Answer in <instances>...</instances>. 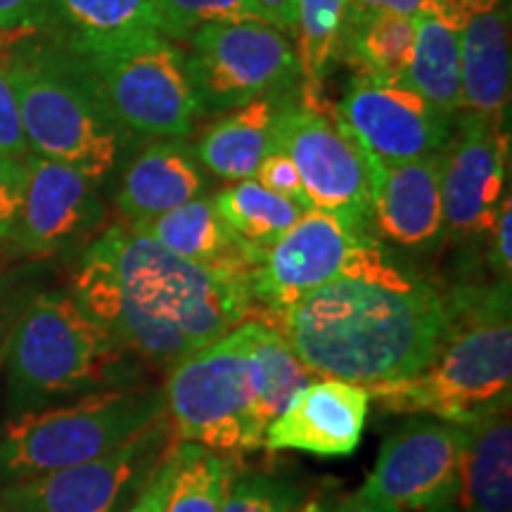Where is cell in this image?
<instances>
[{
	"instance_id": "6da1fadb",
	"label": "cell",
	"mask_w": 512,
	"mask_h": 512,
	"mask_svg": "<svg viewBox=\"0 0 512 512\" xmlns=\"http://www.w3.org/2000/svg\"><path fill=\"white\" fill-rule=\"evenodd\" d=\"M69 294L138 361L169 370L252 313L249 275L192 264L131 226L81 254Z\"/></svg>"
},
{
	"instance_id": "7a4b0ae2",
	"label": "cell",
	"mask_w": 512,
	"mask_h": 512,
	"mask_svg": "<svg viewBox=\"0 0 512 512\" xmlns=\"http://www.w3.org/2000/svg\"><path fill=\"white\" fill-rule=\"evenodd\" d=\"M278 316L280 335L311 375L373 387L420 373L444 337L446 294L368 242L342 275Z\"/></svg>"
},
{
	"instance_id": "3957f363",
	"label": "cell",
	"mask_w": 512,
	"mask_h": 512,
	"mask_svg": "<svg viewBox=\"0 0 512 512\" xmlns=\"http://www.w3.org/2000/svg\"><path fill=\"white\" fill-rule=\"evenodd\" d=\"M311 380L280 330L247 320L169 368L166 418L181 444L238 456L264 446L266 427Z\"/></svg>"
},
{
	"instance_id": "277c9868",
	"label": "cell",
	"mask_w": 512,
	"mask_h": 512,
	"mask_svg": "<svg viewBox=\"0 0 512 512\" xmlns=\"http://www.w3.org/2000/svg\"><path fill=\"white\" fill-rule=\"evenodd\" d=\"M448 320L437 351L420 373L373 384L370 401L384 413L463 422L510 408V283L467 285L446 294Z\"/></svg>"
},
{
	"instance_id": "5b68a950",
	"label": "cell",
	"mask_w": 512,
	"mask_h": 512,
	"mask_svg": "<svg viewBox=\"0 0 512 512\" xmlns=\"http://www.w3.org/2000/svg\"><path fill=\"white\" fill-rule=\"evenodd\" d=\"M5 53L31 155L107 181L140 140L114 119L81 57L46 31L12 38Z\"/></svg>"
},
{
	"instance_id": "8992f818",
	"label": "cell",
	"mask_w": 512,
	"mask_h": 512,
	"mask_svg": "<svg viewBox=\"0 0 512 512\" xmlns=\"http://www.w3.org/2000/svg\"><path fill=\"white\" fill-rule=\"evenodd\" d=\"M140 363L69 290L36 294L12 318L5 344L10 418L107 389L138 387Z\"/></svg>"
},
{
	"instance_id": "52a82bcc",
	"label": "cell",
	"mask_w": 512,
	"mask_h": 512,
	"mask_svg": "<svg viewBox=\"0 0 512 512\" xmlns=\"http://www.w3.org/2000/svg\"><path fill=\"white\" fill-rule=\"evenodd\" d=\"M164 418V392L143 384L17 415L0 427V486L105 456Z\"/></svg>"
},
{
	"instance_id": "ba28073f",
	"label": "cell",
	"mask_w": 512,
	"mask_h": 512,
	"mask_svg": "<svg viewBox=\"0 0 512 512\" xmlns=\"http://www.w3.org/2000/svg\"><path fill=\"white\" fill-rule=\"evenodd\" d=\"M76 55L93 74L114 119L140 143L188 138L195 131L200 112L176 41L152 34Z\"/></svg>"
},
{
	"instance_id": "9c48e42d",
	"label": "cell",
	"mask_w": 512,
	"mask_h": 512,
	"mask_svg": "<svg viewBox=\"0 0 512 512\" xmlns=\"http://www.w3.org/2000/svg\"><path fill=\"white\" fill-rule=\"evenodd\" d=\"M185 69L202 117L302 86L290 36L266 22L207 24L188 41Z\"/></svg>"
},
{
	"instance_id": "30bf717a",
	"label": "cell",
	"mask_w": 512,
	"mask_h": 512,
	"mask_svg": "<svg viewBox=\"0 0 512 512\" xmlns=\"http://www.w3.org/2000/svg\"><path fill=\"white\" fill-rule=\"evenodd\" d=\"M275 147L297 166L313 209L370 228L366 166L347 126L323 95H304L299 88L280 114Z\"/></svg>"
},
{
	"instance_id": "8fae6325",
	"label": "cell",
	"mask_w": 512,
	"mask_h": 512,
	"mask_svg": "<svg viewBox=\"0 0 512 512\" xmlns=\"http://www.w3.org/2000/svg\"><path fill=\"white\" fill-rule=\"evenodd\" d=\"M458 422L418 415L384 439L358 496L377 512H460Z\"/></svg>"
},
{
	"instance_id": "7c38bea8",
	"label": "cell",
	"mask_w": 512,
	"mask_h": 512,
	"mask_svg": "<svg viewBox=\"0 0 512 512\" xmlns=\"http://www.w3.org/2000/svg\"><path fill=\"white\" fill-rule=\"evenodd\" d=\"M169 418L88 463L0 486L3 512H124L171 441Z\"/></svg>"
},
{
	"instance_id": "4fadbf2b",
	"label": "cell",
	"mask_w": 512,
	"mask_h": 512,
	"mask_svg": "<svg viewBox=\"0 0 512 512\" xmlns=\"http://www.w3.org/2000/svg\"><path fill=\"white\" fill-rule=\"evenodd\" d=\"M373 230L339 219L320 209H306L292 228L264 252L249 273L252 302H264L268 313L283 311L306 292L342 275L368 242Z\"/></svg>"
},
{
	"instance_id": "5bb4252c",
	"label": "cell",
	"mask_w": 512,
	"mask_h": 512,
	"mask_svg": "<svg viewBox=\"0 0 512 512\" xmlns=\"http://www.w3.org/2000/svg\"><path fill=\"white\" fill-rule=\"evenodd\" d=\"M508 181V133L475 114H458L456 131L439 152L444 233L453 240L489 235Z\"/></svg>"
},
{
	"instance_id": "9a60e30c",
	"label": "cell",
	"mask_w": 512,
	"mask_h": 512,
	"mask_svg": "<svg viewBox=\"0 0 512 512\" xmlns=\"http://www.w3.org/2000/svg\"><path fill=\"white\" fill-rule=\"evenodd\" d=\"M351 138L382 162L439 155L451 138V119L408 83L356 76L335 107Z\"/></svg>"
},
{
	"instance_id": "2e32d148",
	"label": "cell",
	"mask_w": 512,
	"mask_h": 512,
	"mask_svg": "<svg viewBox=\"0 0 512 512\" xmlns=\"http://www.w3.org/2000/svg\"><path fill=\"white\" fill-rule=\"evenodd\" d=\"M22 207L8 238L31 256H53L86 240L105 219L100 183L74 166L53 159L24 157Z\"/></svg>"
},
{
	"instance_id": "e0dca14e",
	"label": "cell",
	"mask_w": 512,
	"mask_h": 512,
	"mask_svg": "<svg viewBox=\"0 0 512 512\" xmlns=\"http://www.w3.org/2000/svg\"><path fill=\"white\" fill-rule=\"evenodd\" d=\"M356 147L368 174L370 230L375 238L420 254L439 247L446 235L439 190V155L408 162H382L358 143Z\"/></svg>"
},
{
	"instance_id": "ac0fdd59",
	"label": "cell",
	"mask_w": 512,
	"mask_h": 512,
	"mask_svg": "<svg viewBox=\"0 0 512 512\" xmlns=\"http://www.w3.org/2000/svg\"><path fill=\"white\" fill-rule=\"evenodd\" d=\"M370 408L368 389L332 380L306 382L266 427L268 451H304L320 458L351 456L361 444Z\"/></svg>"
},
{
	"instance_id": "d6986e66",
	"label": "cell",
	"mask_w": 512,
	"mask_h": 512,
	"mask_svg": "<svg viewBox=\"0 0 512 512\" xmlns=\"http://www.w3.org/2000/svg\"><path fill=\"white\" fill-rule=\"evenodd\" d=\"M209 188L195 145L185 138L145 140L128 157L114 204L131 221L150 219L183 207Z\"/></svg>"
},
{
	"instance_id": "ffe728a7",
	"label": "cell",
	"mask_w": 512,
	"mask_h": 512,
	"mask_svg": "<svg viewBox=\"0 0 512 512\" xmlns=\"http://www.w3.org/2000/svg\"><path fill=\"white\" fill-rule=\"evenodd\" d=\"M128 226L181 259L216 271L249 275L264 259V252L249 247L226 226L211 197H197L183 207Z\"/></svg>"
},
{
	"instance_id": "44dd1931",
	"label": "cell",
	"mask_w": 512,
	"mask_h": 512,
	"mask_svg": "<svg viewBox=\"0 0 512 512\" xmlns=\"http://www.w3.org/2000/svg\"><path fill=\"white\" fill-rule=\"evenodd\" d=\"M508 3L470 17L460 29V95L463 112L503 126L510 105Z\"/></svg>"
},
{
	"instance_id": "7402d4cb",
	"label": "cell",
	"mask_w": 512,
	"mask_h": 512,
	"mask_svg": "<svg viewBox=\"0 0 512 512\" xmlns=\"http://www.w3.org/2000/svg\"><path fill=\"white\" fill-rule=\"evenodd\" d=\"M299 88L264 95L245 107L221 114L195 145L204 171L230 183L254 178L261 159L275 147L280 114Z\"/></svg>"
},
{
	"instance_id": "603a6c76",
	"label": "cell",
	"mask_w": 512,
	"mask_h": 512,
	"mask_svg": "<svg viewBox=\"0 0 512 512\" xmlns=\"http://www.w3.org/2000/svg\"><path fill=\"white\" fill-rule=\"evenodd\" d=\"M460 444V512H512L510 408L463 422Z\"/></svg>"
},
{
	"instance_id": "cb8c5ba5",
	"label": "cell",
	"mask_w": 512,
	"mask_h": 512,
	"mask_svg": "<svg viewBox=\"0 0 512 512\" xmlns=\"http://www.w3.org/2000/svg\"><path fill=\"white\" fill-rule=\"evenodd\" d=\"M46 34L76 53L159 34L157 0H53Z\"/></svg>"
},
{
	"instance_id": "d4e9b609",
	"label": "cell",
	"mask_w": 512,
	"mask_h": 512,
	"mask_svg": "<svg viewBox=\"0 0 512 512\" xmlns=\"http://www.w3.org/2000/svg\"><path fill=\"white\" fill-rule=\"evenodd\" d=\"M460 29L444 12L415 17V46L403 83L434 110L453 119L463 112L460 95Z\"/></svg>"
},
{
	"instance_id": "484cf974",
	"label": "cell",
	"mask_w": 512,
	"mask_h": 512,
	"mask_svg": "<svg viewBox=\"0 0 512 512\" xmlns=\"http://www.w3.org/2000/svg\"><path fill=\"white\" fill-rule=\"evenodd\" d=\"M415 46V17L366 15L347 17L342 36L344 60L356 76L399 83L408 72Z\"/></svg>"
},
{
	"instance_id": "4316f807",
	"label": "cell",
	"mask_w": 512,
	"mask_h": 512,
	"mask_svg": "<svg viewBox=\"0 0 512 512\" xmlns=\"http://www.w3.org/2000/svg\"><path fill=\"white\" fill-rule=\"evenodd\" d=\"M349 0H297L294 55L302 72V93L323 95V83L342 53Z\"/></svg>"
},
{
	"instance_id": "83f0119b",
	"label": "cell",
	"mask_w": 512,
	"mask_h": 512,
	"mask_svg": "<svg viewBox=\"0 0 512 512\" xmlns=\"http://www.w3.org/2000/svg\"><path fill=\"white\" fill-rule=\"evenodd\" d=\"M226 226L249 247L266 252L306 209L266 190L254 178L235 181L211 197Z\"/></svg>"
},
{
	"instance_id": "f1b7e54d",
	"label": "cell",
	"mask_w": 512,
	"mask_h": 512,
	"mask_svg": "<svg viewBox=\"0 0 512 512\" xmlns=\"http://www.w3.org/2000/svg\"><path fill=\"white\" fill-rule=\"evenodd\" d=\"M233 472L230 456L178 441L176 475L164 512H221Z\"/></svg>"
},
{
	"instance_id": "f546056e",
	"label": "cell",
	"mask_w": 512,
	"mask_h": 512,
	"mask_svg": "<svg viewBox=\"0 0 512 512\" xmlns=\"http://www.w3.org/2000/svg\"><path fill=\"white\" fill-rule=\"evenodd\" d=\"M157 10L159 34L171 41H188L207 24L266 22L252 0H157Z\"/></svg>"
},
{
	"instance_id": "4dcf8cb0",
	"label": "cell",
	"mask_w": 512,
	"mask_h": 512,
	"mask_svg": "<svg viewBox=\"0 0 512 512\" xmlns=\"http://www.w3.org/2000/svg\"><path fill=\"white\" fill-rule=\"evenodd\" d=\"M309 501L290 479L264 472H233L221 512H306Z\"/></svg>"
},
{
	"instance_id": "1f68e13d",
	"label": "cell",
	"mask_w": 512,
	"mask_h": 512,
	"mask_svg": "<svg viewBox=\"0 0 512 512\" xmlns=\"http://www.w3.org/2000/svg\"><path fill=\"white\" fill-rule=\"evenodd\" d=\"M0 155L19 159L29 155V145L27 138H24L15 88H12L10 60L5 50H0Z\"/></svg>"
},
{
	"instance_id": "d6a6232c",
	"label": "cell",
	"mask_w": 512,
	"mask_h": 512,
	"mask_svg": "<svg viewBox=\"0 0 512 512\" xmlns=\"http://www.w3.org/2000/svg\"><path fill=\"white\" fill-rule=\"evenodd\" d=\"M254 181L259 185H264L266 190L275 192V195H280V197H285V200L299 204L302 209H311V202L304 192L302 176H299L297 166H294L290 155L283 150H278V147L261 159L259 169H256V174H254Z\"/></svg>"
},
{
	"instance_id": "836d02e7",
	"label": "cell",
	"mask_w": 512,
	"mask_h": 512,
	"mask_svg": "<svg viewBox=\"0 0 512 512\" xmlns=\"http://www.w3.org/2000/svg\"><path fill=\"white\" fill-rule=\"evenodd\" d=\"M53 0H0V34L27 36L46 31Z\"/></svg>"
},
{
	"instance_id": "e575fe53",
	"label": "cell",
	"mask_w": 512,
	"mask_h": 512,
	"mask_svg": "<svg viewBox=\"0 0 512 512\" xmlns=\"http://www.w3.org/2000/svg\"><path fill=\"white\" fill-rule=\"evenodd\" d=\"M176 446L178 441L166 448V453L152 467V472L147 475L143 486H140L136 498H133L124 512H164L166 496H169L171 482H174L176 475Z\"/></svg>"
},
{
	"instance_id": "d590c367",
	"label": "cell",
	"mask_w": 512,
	"mask_h": 512,
	"mask_svg": "<svg viewBox=\"0 0 512 512\" xmlns=\"http://www.w3.org/2000/svg\"><path fill=\"white\" fill-rule=\"evenodd\" d=\"M27 169L24 159L0 155V240H5L15 228L19 207H22Z\"/></svg>"
},
{
	"instance_id": "8d00e7d4",
	"label": "cell",
	"mask_w": 512,
	"mask_h": 512,
	"mask_svg": "<svg viewBox=\"0 0 512 512\" xmlns=\"http://www.w3.org/2000/svg\"><path fill=\"white\" fill-rule=\"evenodd\" d=\"M491 249L489 261L494 266L496 278L501 283H510L512 275V247H510V233H512V204L510 195L505 197L501 209H498L494 226H491Z\"/></svg>"
},
{
	"instance_id": "74e56055",
	"label": "cell",
	"mask_w": 512,
	"mask_h": 512,
	"mask_svg": "<svg viewBox=\"0 0 512 512\" xmlns=\"http://www.w3.org/2000/svg\"><path fill=\"white\" fill-rule=\"evenodd\" d=\"M380 12H387V15L420 17L432 15V12H444V8L439 5V0H349L347 17L380 15Z\"/></svg>"
},
{
	"instance_id": "f35d334b",
	"label": "cell",
	"mask_w": 512,
	"mask_h": 512,
	"mask_svg": "<svg viewBox=\"0 0 512 512\" xmlns=\"http://www.w3.org/2000/svg\"><path fill=\"white\" fill-rule=\"evenodd\" d=\"M252 3L259 8V12L264 15L268 24H273L275 29L285 31L287 36L292 34L294 5H297V0H252Z\"/></svg>"
},
{
	"instance_id": "ab89813d",
	"label": "cell",
	"mask_w": 512,
	"mask_h": 512,
	"mask_svg": "<svg viewBox=\"0 0 512 512\" xmlns=\"http://www.w3.org/2000/svg\"><path fill=\"white\" fill-rule=\"evenodd\" d=\"M505 0H439L448 17L456 19L458 24H465L470 17L486 15V12L501 8Z\"/></svg>"
},
{
	"instance_id": "60d3db41",
	"label": "cell",
	"mask_w": 512,
	"mask_h": 512,
	"mask_svg": "<svg viewBox=\"0 0 512 512\" xmlns=\"http://www.w3.org/2000/svg\"><path fill=\"white\" fill-rule=\"evenodd\" d=\"M306 512H377L373 505H368L363 501L361 496H358V491L349 496H342L339 501L335 503H328V505H318V503H309V510Z\"/></svg>"
},
{
	"instance_id": "b9f144b4",
	"label": "cell",
	"mask_w": 512,
	"mask_h": 512,
	"mask_svg": "<svg viewBox=\"0 0 512 512\" xmlns=\"http://www.w3.org/2000/svg\"><path fill=\"white\" fill-rule=\"evenodd\" d=\"M8 332H10V320L3 316V311H0V373H3V363H5V344H8Z\"/></svg>"
},
{
	"instance_id": "7bdbcfd3",
	"label": "cell",
	"mask_w": 512,
	"mask_h": 512,
	"mask_svg": "<svg viewBox=\"0 0 512 512\" xmlns=\"http://www.w3.org/2000/svg\"><path fill=\"white\" fill-rule=\"evenodd\" d=\"M0 512H3V505H0Z\"/></svg>"
}]
</instances>
